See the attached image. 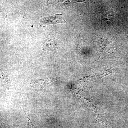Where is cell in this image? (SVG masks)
I'll list each match as a JSON object with an SVG mask.
<instances>
[{
    "label": "cell",
    "instance_id": "obj_1",
    "mask_svg": "<svg viewBox=\"0 0 128 128\" xmlns=\"http://www.w3.org/2000/svg\"><path fill=\"white\" fill-rule=\"evenodd\" d=\"M61 14H56L49 17L39 16L37 19L38 23L41 27L51 24L65 23V20L62 17Z\"/></svg>",
    "mask_w": 128,
    "mask_h": 128
},
{
    "label": "cell",
    "instance_id": "obj_2",
    "mask_svg": "<svg viewBox=\"0 0 128 128\" xmlns=\"http://www.w3.org/2000/svg\"><path fill=\"white\" fill-rule=\"evenodd\" d=\"M60 78V77L56 75L45 79H37L31 83L25 82L28 84L29 86L32 87L37 94L43 90L48 85Z\"/></svg>",
    "mask_w": 128,
    "mask_h": 128
},
{
    "label": "cell",
    "instance_id": "obj_3",
    "mask_svg": "<svg viewBox=\"0 0 128 128\" xmlns=\"http://www.w3.org/2000/svg\"><path fill=\"white\" fill-rule=\"evenodd\" d=\"M42 50L45 51L54 50L58 47L55 38L52 34L46 33L41 44Z\"/></svg>",
    "mask_w": 128,
    "mask_h": 128
},
{
    "label": "cell",
    "instance_id": "obj_4",
    "mask_svg": "<svg viewBox=\"0 0 128 128\" xmlns=\"http://www.w3.org/2000/svg\"><path fill=\"white\" fill-rule=\"evenodd\" d=\"M98 44V49L94 59L95 63L97 64L103 51L109 43L108 40L104 38H101L96 41Z\"/></svg>",
    "mask_w": 128,
    "mask_h": 128
},
{
    "label": "cell",
    "instance_id": "obj_5",
    "mask_svg": "<svg viewBox=\"0 0 128 128\" xmlns=\"http://www.w3.org/2000/svg\"><path fill=\"white\" fill-rule=\"evenodd\" d=\"M113 73V70L109 68L105 67L97 73L96 77L99 79Z\"/></svg>",
    "mask_w": 128,
    "mask_h": 128
},
{
    "label": "cell",
    "instance_id": "obj_6",
    "mask_svg": "<svg viewBox=\"0 0 128 128\" xmlns=\"http://www.w3.org/2000/svg\"><path fill=\"white\" fill-rule=\"evenodd\" d=\"M27 119L28 122V128H34L33 124L31 121L30 117L28 108L27 106L25 108Z\"/></svg>",
    "mask_w": 128,
    "mask_h": 128
},
{
    "label": "cell",
    "instance_id": "obj_7",
    "mask_svg": "<svg viewBox=\"0 0 128 128\" xmlns=\"http://www.w3.org/2000/svg\"><path fill=\"white\" fill-rule=\"evenodd\" d=\"M0 69V80L5 81L7 83H9L10 80L9 79L8 76L2 72L1 69Z\"/></svg>",
    "mask_w": 128,
    "mask_h": 128
},
{
    "label": "cell",
    "instance_id": "obj_8",
    "mask_svg": "<svg viewBox=\"0 0 128 128\" xmlns=\"http://www.w3.org/2000/svg\"><path fill=\"white\" fill-rule=\"evenodd\" d=\"M0 128H11L9 125L0 121Z\"/></svg>",
    "mask_w": 128,
    "mask_h": 128
}]
</instances>
